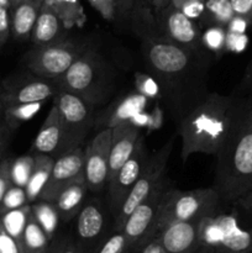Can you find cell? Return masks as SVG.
<instances>
[{
    "mask_svg": "<svg viewBox=\"0 0 252 253\" xmlns=\"http://www.w3.org/2000/svg\"><path fill=\"white\" fill-rule=\"evenodd\" d=\"M215 157L212 188L220 202L252 212V98L237 100L232 127Z\"/></svg>",
    "mask_w": 252,
    "mask_h": 253,
    "instance_id": "1",
    "label": "cell"
},
{
    "mask_svg": "<svg viewBox=\"0 0 252 253\" xmlns=\"http://www.w3.org/2000/svg\"><path fill=\"white\" fill-rule=\"evenodd\" d=\"M237 100L232 96L210 94L183 116L178 128L183 162L195 153L217 155L234 124Z\"/></svg>",
    "mask_w": 252,
    "mask_h": 253,
    "instance_id": "2",
    "label": "cell"
},
{
    "mask_svg": "<svg viewBox=\"0 0 252 253\" xmlns=\"http://www.w3.org/2000/svg\"><path fill=\"white\" fill-rule=\"evenodd\" d=\"M113 81V72L105 59L94 49L85 48L57 82V85L96 108L109 98Z\"/></svg>",
    "mask_w": 252,
    "mask_h": 253,
    "instance_id": "3",
    "label": "cell"
},
{
    "mask_svg": "<svg viewBox=\"0 0 252 253\" xmlns=\"http://www.w3.org/2000/svg\"><path fill=\"white\" fill-rule=\"evenodd\" d=\"M219 203L217 193L212 187L195 190L167 189L158 214L155 235L173 222L214 215Z\"/></svg>",
    "mask_w": 252,
    "mask_h": 253,
    "instance_id": "4",
    "label": "cell"
},
{
    "mask_svg": "<svg viewBox=\"0 0 252 253\" xmlns=\"http://www.w3.org/2000/svg\"><path fill=\"white\" fill-rule=\"evenodd\" d=\"M84 49L71 40L61 39L43 46H35L25 56V64L34 76L57 83Z\"/></svg>",
    "mask_w": 252,
    "mask_h": 253,
    "instance_id": "5",
    "label": "cell"
},
{
    "mask_svg": "<svg viewBox=\"0 0 252 253\" xmlns=\"http://www.w3.org/2000/svg\"><path fill=\"white\" fill-rule=\"evenodd\" d=\"M172 148L173 140H170L157 153L147 158V162H146L137 182L135 183L131 192L128 193L127 198L121 205L119 212L114 217V230L121 231L128 215L141 203L145 202L148 197H151L161 185L165 184L168 158H169L170 152H172Z\"/></svg>",
    "mask_w": 252,
    "mask_h": 253,
    "instance_id": "6",
    "label": "cell"
},
{
    "mask_svg": "<svg viewBox=\"0 0 252 253\" xmlns=\"http://www.w3.org/2000/svg\"><path fill=\"white\" fill-rule=\"evenodd\" d=\"M53 103L61 118L66 151L81 147L90 128L95 125V108L81 96L59 88L53 96Z\"/></svg>",
    "mask_w": 252,
    "mask_h": 253,
    "instance_id": "7",
    "label": "cell"
},
{
    "mask_svg": "<svg viewBox=\"0 0 252 253\" xmlns=\"http://www.w3.org/2000/svg\"><path fill=\"white\" fill-rule=\"evenodd\" d=\"M143 54L151 71L161 82L173 83L189 72L195 53L169 40L152 39L143 46Z\"/></svg>",
    "mask_w": 252,
    "mask_h": 253,
    "instance_id": "8",
    "label": "cell"
},
{
    "mask_svg": "<svg viewBox=\"0 0 252 253\" xmlns=\"http://www.w3.org/2000/svg\"><path fill=\"white\" fill-rule=\"evenodd\" d=\"M108 215L99 199L86 200L77 215L74 240L81 253H96L108 235Z\"/></svg>",
    "mask_w": 252,
    "mask_h": 253,
    "instance_id": "9",
    "label": "cell"
},
{
    "mask_svg": "<svg viewBox=\"0 0 252 253\" xmlns=\"http://www.w3.org/2000/svg\"><path fill=\"white\" fill-rule=\"evenodd\" d=\"M167 183L161 185L151 197L141 203L126 219L121 231L127 237L131 250L140 249L147 240L155 236L156 225Z\"/></svg>",
    "mask_w": 252,
    "mask_h": 253,
    "instance_id": "10",
    "label": "cell"
},
{
    "mask_svg": "<svg viewBox=\"0 0 252 253\" xmlns=\"http://www.w3.org/2000/svg\"><path fill=\"white\" fill-rule=\"evenodd\" d=\"M111 132V127L101 128L84 150V179L91 193L108 187Z\"/></svg>",
    "mask_w": 252,
    "mask_h": 253,
    "instance_id": "11",
    "label": "cell"
},
{
    "mask_svg": "<svg viewBox=\"0 0 252 253\" xmlns=\"http://www.w3.org/2000/svg\"><path fill=\"white\" fill-rule=\"evenodd\" d=\"M147 150L143 143V137L141 136L131 157L124 163L123 167L118 170L115 177L108 183L106 187L109 193V209L114 217L116 216L128 193L137 182L147 162Z\"/></svg>",
    "mask_w": 252,
    "mask_h": 253,
    "instance_id": "12",
    "label": "cell"
},
{
    "mask_svg": "<svg viewBox=\"0 0 252 253\" xmlns=\"http://www.w3.org/2000/svg\"><path fill=\"white\" fill-rule=\"evenodd\" d=\"M82 179H84V150L77 147L54 158L51 175L39 200L54 202L64 188Z\"/></svg>",
    "mask_w": 252,
    "mask_h": 253,
    "instance_id": "13",
    "label": "cell"
},
{
    "mask_svg": "<svg viewBox=\"0 0 252 253\" xmlns=\"http://www.w3.org/2000/svg\"><path fill=\"white\" fill-rule=\"evenodd\" d=\"M162 21L168 40L190 52H197L202 44V32L195 20L168 5L162 10Z\"/></svg>",
    "mask_w": 252,
    "mask_h": 253,
    "instance_id": "14",
    "label": "cell"
},
{
    "mask_svg": "<svg viewBox=\"0 0 252 253\" xmlns=\"http://www.w3.org/2000/svg\"><path fill=\"white\" fill-rule=\"evenodd\" d=\"M202 219L177 221L156 234L168 253H192L200 247Z\"/></svg>",
    "mask_w": 252,
    "mask_h": 253,
    "instance_id": "15",
    "label": "cell"
},
{
    "mask_svg": "<svg viewBox=\"0 0 252 253\" xmlns=\"http://www.w3.org/2000/svg\"><path fill=\"white\" fill-rule=\"evenodd\" d=\"M58 91V85L48 79L26 78L6 86L4 93L0 96V100L4 105L11 104H27L46 101L48 98H53Z\"/></svg>",
    "mask_w": 252,
    "mask_h": 253,
    "instance_id": "16",
    "label": "cell"
},
{
    "mask_svg": "<svg viewBox=\"0 0 252 253\" xmlns=\"http://www.w3.org/2000/svg\"><path fill=\"white\" fill-rule=\"evenodd\" d=\"M110 157H109V179L108 183L115 177L118 170L124 163L131 157L141 137L140 130L131 121L119 124L111 127Z\"/></svg>",
    "mask_w": 252,
    "mask_h": 253,
    "instance_id": "17",
    "label": "cell"
},
{
    "mask_svg": "<svg viewBox=\"0 0 252 253\" xmlns=\"http://www.w3.org/2000/svg\"><path fill=\"white\" fill-rule=\"evenodd\" d=\"M32 150L36 153L51 156L53 158L59 157L67 152L64 147L61 118H59L58 109L54 103H52L48 114L35 137Z\"/></svg>",
    "mask_w": 252,
    "mask_h": 253,
    "instance_id": "18",
    "label": "cell"
},
{
    "mask_svg": "<svg viewBox=\"0 0 252 253\" xmlns=\"http://www.w3.org/2000/svg\"><path fill=\"white\" fill-rule=\"evenodd\" d=\"M44 0H21L10 9L11 35L17 41L31 39L36 20Z\"/></svg>",
    "mask_w": 252,
    "mask_h": 253,
    "instance_id": "19",
    "label": "cell"
},
{
    "mask_svg": "<svg viewBox=\"0 0 252 253\" xmlns=\"http://www.w3.org/2000/svg\"><path fill=\"white\" fill-rule=\"evenodd\" d=\"M222 229V241L219 251L227 253H250L252 247V230H244L230 215L217 216Z\"/></svg>",
    "mask_w": 252,
    "mask_h": 253,
    "instance_id": "20",
    "label": "cell"
},
{
    "mask_svg": "<svg viewBox=\"0 0 252 253\" xmlns=\"http://www.w3.org/2000/svg\"><path fill=\"white\" fill-rule=\"evenodd\" d=\"M64 25L48 2L43 1L31 34L35 46H43L62 39Z\"/></svg>",
    "mask_w": 252,
    "mask_h": 253,
    "instance_id": "21",
    "label": "cell"
},
{
    "mask_svg": "<svg viewBox=\"0 0 252 253\" xmlns=\"http://www.w3.org/2000/svg\"><path fill=\"white\" fill-rule=\"evenodd\" d=\"M88 192L85 179H82L72 183L59 193L53 203L58 210L62 222H69L77 217L83 205L85 204Z\"/></svg>",
    "mask_w": 252,
    "mask_h": 253,
    "instance_id": "22",
    "label": "cell"
},
{
    "mask_svg": "<svg viewBox=\"0 0 252 253\" xmlns=\"http://www.w3.org/2000/svg\"><path fill=\"white\" fill-rule=\"evenodd\" d=\"M147 103L148 98H146L145 95L140 94L138 91L128 94L127 96L116 101L109 109L108 114L101 118L100 124L103 125V128L114 127L119 124L131 121V119L138 115L147 106Z\"/></svg>",
    "mask_w": 252,
    "mask_h": 253,
    "instance_id": "23",
    "label": "cell"
},
{
    "mask_svg": "<svg viewBox=\"0 0 252 253\" xmlns=\"http://www.w3.org/2000/svg\"><path fill=\"white\" fill-rule=\"evenodd\" d=\"M54 158L51 156L35 153V163L32 168L31 175L29 178L25 190H26L27 200L30 204L39 200L42 189L44 188L48 178L51 175L52 167H53Z\"/></svg>",
    "mask_w": 252,
    "mask_h": 253,
    "instance_id": "24",
    "label": "cell"
},
{
    "mask_svg": "<svg viewBox=\"0 0 252 253\" xmlns=\"http://www.w3.org/2000/svg\"><path fill=\"white\" fill-rule=\"evenodd\" d=\"M31 212L42 230L46 232L48 239L53 241L56 239L59 224L62 222L54 203L47 200H36L31 204Z\"/></svg>",
    "mask_w": 252,
    "mask_h": 253,
    "instance_id": "25",
    "label": "cell"
},
{
    "mask_svg": "<svg viewBox=\"0 0 252 253\" xmlns=\"http://www.w3.org/2000/svg\"><path fill=\"white\" fill-rule=\"evenodd\" d=\"M51 240L46 235V232L42 230L39 222L34 217L31 212L29 222L26 225L24 235L21 239V249L24 253H47L49 246H51Z\"/></svg>",
    "mask_w": 252,
    "mask_h": 253,
    "instance_id": "26",
    "label": "cell"
},
{
    "mask_svg": "<svg viewBox=\"0 0 252 253\" xmlns=\"http://www.w3.org/2000/svg\"><path fill=\"white\" fill-rule=\"evenodd\" d=\"M30 216H31V204H27L19 209L0 214V224L10 236L21 242L22 235L26 229Z\"/></svg>",
    "mask_w": 252,
    "mask_h": 253,
    "instance_id": "27",
    "label": "cell"
},
{
    "mask_svg": "<svg viewBox=\"0 0 252 253\" xmlns=\"http://www.w3.org/2000/svg\"><path fill=\"white\" fill-rule=\"evenodd\" d=\"M44 101L27 104H11L4 105V123L10 130H16L21 124L31 120L36 114L40 113Z\"/></svg>",
    "mask_w": 252,
    "mask_h": 253,
    "instance_id": "28",
    "label": "cell"
},
{
    "mask_svg": "<svg viewBox=\"0 0 252 253\" xmlns=\"http://www.w3.org/2000/svg\"><path fill=\"white\" fill-rule=\"evenodd\" d=\"M46 2H48L61 17L64 27L71 29L76 25H83L85 15L81 0H47Z\"/></svg>",
    "mask_w": 252,
    "mask_h": 253,
    "instance_id": "29",
    "label": "cell"
},
{
    "mask_svg": "<svg viewBox=\"0 0 252 253\" xmlns=\"http://www.w3.org/2000/svg\"><path fill=\"white\" fill-rule=\"evenodd\" d=\"M210 25H219L226 27L235 17L230 0H205L204 14Z\"/></svg>",
    "mask_w": 252,
    "mask_h": 253,
    "instance_id": "30",
    "label": "cell"
},
{
    "mask_svg": "<svg viewBox=\"0 0 252 253\" xmlns=\"http://www.w3.org/2000/svg\"><path fill=\"white\" fill-rule=\"evenodd\" d=\"M35 163V155H24L11 160L10 163V177L11 183L17 187H26L29 178L31 175Z\"/></svg>",
    "mask_w": 252,
    "mask_h": 253,
    "instance_id": "31",
    "label": "cell"
},
{
    "mask_svg": "<svg viewBox=\"0 0 252 253\" xmlns=\"http://www.w3.org/2000/svg\"><path fill=\"white\" fill-rule=\"evenodd\" d=\"M226 27L219 26V25H211L202 35V44H204L208 49L215 52V53H221L226 49Z\"/></svg>",
    "mask_w": 252,
    "mask_h": 253,
    "instance_id": "32",
    "label": "cell"
},
{
    "mask_svg": "<svg viewBox=\"0 0 252 253\" xmlns=\"http://www.w3.org/2000/svg\"><path fill=\"white\" fill-rule=\"evenodd\" d=\"M27 204H30V203L27 200L25 188L11 184V187L6 190L5 195L2 197L1 203H0V214H4L10 210L19 209V208L25 207Z\"/></svg>",
    "mask_w": 252,
    "mask_h": 253,
    "instance_id": "33",
    "label": "cell"
},
{
    "mask_svg": "<svg viewBox=\"0 0 252 253\" xmlns=\"http://www.w3.org/2000/svg\"><path fill=\"white\" fill-rule=\"evenodd\" d=\"M131 250L127 237L123 231L114 230L101 244L96 253H127Z\"/></svg>",
    "mask_w": 252,
    "mask_h": 253,
    "instance_id": "34",
    "label": "cell"
},
{
    "mask_svg": "<svg viewBox=\"0 0 252 253\" xmlns=\"http://www.w3.org/2000/svg\"><path fill=\"white\" fill-rule=\"evenodd\" d=\"M170 5L177 7L190 19L197 20L204 14L205 0H172Z\"/></svg>",
    "mask_w": 252,
    "mask_h": 253,
    "instance_id": "35",
    "label": "cell"
},
{
    "mask_svg": "<svg viewBox=\"0 0 252 253\" xmlns=\"http://www.w3.org/2000/svg\"><path fill=\"white\" fill-rule=\"evenodd\" d=\"M136 89L140 94L145 95L146 98H157L160 95V86L153 81L152 77L143 73H137L135 76Z\"/></svg>",
    "mask_w": 252,
    "mask_h": 253,
    "instance_id": "36",
    "label": "cell"
},
{
    "mask_svg": "<svg viewBox=\"0 0 252 253\" xmlns=\"http://www.w3.org/2000/svg\"><path fill=\"white\" fill-rule=\"evenodd\" d=\"M0 253H24L21 244L10 236L0 224Z\"/></svg>",
    "mask_w": 252,
    "mask_h": 253,
    "instance_id": "37",
    "label": "cell"
},
{
    "mask_svg": "<svg viewBox=\"0 0 252 253\" xmlns=\"http://www.w3.org/2000/svg\"><path fill=\"white\" fill-rule=\"evenodd\" d=\"M88 1L104 19L113 20L118 14L115 0H88Z\"/></svg>",
    "mask_w": 252,
    "mask_h": 253,
    "instance_id": "38",
    "label": "cell"
},
{
    "mask_svg": "<svg viewBox=\"0 0 252 253\" xmlns=\"http://www.w3.org/2000/svg\"><path fill=\"white\" fill-rule=\"evenodd\" d=\"M235 16L242 17L252 25V0H230Z\"/></svg>",
    "mask_w": 252,
    "mask_h": 253,
    "instance_id": "39",
    "label": "cell"
},
{
    "mask_svg": "<svg viewBox=\"0 0 252 253\" xmlns=\"http://www.w3.org/2000/svg\"><path fill=\"white\" fill-rule=\"evenodd\" d=\"M11 35L10 9L0 6V47L4 46Z\"/></svg>",
    "mask_w": 252,
    "mask_h": 253,
    "instance_id": "40",
    "label": "cell"
},
{
    "mask_svg": "<svg viewBox=\"0 0 252 253\" xmlns=\"http://www.w3.org/2000/svg\"><path fill=\"white\" fill-rule=\"evenodd\" d=\"M10 158H4L0 161V203L6 190L11 187V177H10Z\"/></svg>",
    "mask_w": 252,
    "mask_h": 253,
    "instance_id": "41",
    "label": "cell"
},
{
    "mask_svg": "<svg viewBox=\"0 0 252 253\" xmlns=\"http://www.w3.org/2000/svg\"><path fill=\"white\" fill-rule=\"evenodd\" d=\"M138 253H168L166 251L165 247L162 246V244L160 242L158 237L152 236L150 240L145 242L142 246L140 247V251Z\"/></svg>",
    "mask_w": 252,
    "mask_h": 253,
    "instance_id": "42",
    "label": "cell"
},
{
    "mask_svg": "<svg viewBox=\"0 0 252 253\" xmlns=\"http://www.w3.org/2000/svg\"><path fill=\"white\" fill-rule=\"evenodd\" d=\"M11 131L12 130H10L9 126L2 121L1 125H0V161L2 160V156H4L7 146H9L10 137H11Z\"/></svg>",
    "mask_w": 252,
    "mask_h": 253,
    "instance_id": "43",
    "label": "cell"
},
{
    "mask_svg": "<svg viewBox=\"0 0 252 253\" xmlns=\"http://www.w3.org/2000/svg\"><path fill=\"white\" fill-rule=\"evenodd\" d=\"M136 0H115L116 12L123 16H127L135 7Z\"/></svg>",
    "mask_w": 252,
    "mask_h": 253,
    "instance_id": "44",
    "label": "cell"
},
{
    "mask_svg": "<svg viewBox=\"0 0 252 253\" xmlns=\"http://www.w3.org/2000/svg\"><path fill=\"white\" fill-rule=\"evenodd\" d=\"M61 253H81L76 241L68 236H62Z\"/></svg>",
    "mask_w": 252,
    "mask_h": 253,
    "instance_id": "45",
    "label": "cell"
},
{
    "mask_svg": "<svg viewBox=\"0 0 252 253\" xmlns=\"http://www.w3.org/2000/svg\"><path fill=\"white\" fill-rule=\"evenodd\" d=\"M61 245H62V237L58 239H54L51 242V246H49L47 253H61Z\"/></svg>",
    "mask_w": 252,
    "mask_h": 253,
    "instance_id": "46",
    "label": "cell"
},
{
    "mask_svg": "<svg viewBox=\"0 0 252 253\" xmlns=\"http://www.w3.org/2000/svg\"><path fill=\"white\" fill-rule=\"evenodd\" d=\"M170 1H172V0H152L151 4L153 5V7H155L156 10L162 11L163 9H166V7L170 4Z\"/></svg>",
    "mask_w": 252,
    "mask_h": 253,
    "instance_id": "47",
    "label": "cell"
},
{
    "mask_svg": "<svg viewBox=\"0 0 252 253\" xmlns=\"http://www.w3.org/2000/svg\"><path fill=\"white\" fill-rule=\"evenodd\" d=\"M245 84H246V88L252 90V62L249 66V68H247L246 76H245Z\"/></svg>",
    "mask_w": 252,
    "mask_h": 253,
    "instance_id": "48",
    "label": "cell"
},
{
    "mask_svg": "<svg viewBox=\"0 0 252 253\" xmlns=\"http://www.w3.org/2000/svg\"><path fill=\"white\" fill-rule=\"evenodd\" d=\"M212 249H210V247H207V246H200L198 247L197 250H195L194 252L192 253H210V251H211Z\"/></svg>",
    "mask_w": 252,
    "mask_h": 253,
    "instance_id": "49",
    "label": "cell"
},
{
    "mask_svg": "<svg viewBox=\"0 0 252 253\" xmlns=\"http://www.w3.org/2000/svg\"><path fill=\"white\" fill-rule=\"evenodd\" d=\"M0 6L6 7V9H11V2H10V0H0Z\"/></svg>",
    "mask_w": 252,
    "mask_h": 253,
    "instance_id": "50",
    "label": "cell"
},
{
    "mask_svg": "<svg viewBox=\"0 0 252 253\" xmlns=\"http://www.w3.org/2000/svg\"><path fill=\"white\" fill-rule=\"evenodd\" d=\"M1 119H4V104L0 100V125H1Z\"/></svg>",
    "mask_w": 252,
    "mask_h": 253,
    "instance_id": "51",
    "label": "cell"
},
{
    "mask_svg": "<svg viewBox=\"0 0 252 253\" xmlns=\"http://www.w3.org/2000/svg\"><path fill=\"white\" fill-rule=\"evenodd\" d=\"M21 1V0H10V2H11V7L14 6V5H16V4H19V2Z\"/></svg>",
    "mask_w": 252,
    "mask_h": 253,
    "instance_id": "52",
    "label": "cell"
},
{
    "mask_svg": "<svg viewBox=\"0 0 252 253\" xmlns=\"http://www.w3.org/2000/svg\"><path fill=\"white\" fill-rule=\"evenodd\" d=\"M210 253H227V252H222V251H219V250H215V249H212L211 251H210Z\"/></svg>",
    "mask_w": 252,
    "mask_h": 253,
    "instance_id": "53",
    "label": "cell"
},
{
    "mask_svg": "<svg viewBox=\"0 0 252 253\" xmlns=\"http://www.w3.org/2000/svg\"><path fill=\"white\" fill-rule=\"evenodd\" d=\"M147 1H148V2H151V1H152V0H147Z\"/></svg>",
    "mask_w": 252,
    "mask_h": 253,
    "instance_id": "54",
    "label": "cell"
},
{
    "mask_svg": "<svg viewBox=\"0 0 252 253\" xmlns=\"http://www.w3.org/2000/svg\"><path fill=\"white\" fill-rule=\"evenodd\" d=\"M250 253H252V247H251V251H250Z\"/></svg>",
    "mask_w": 252,
    "mask_h": 253,
    "instance_id": "55",
    "label": "cell"
},
{
    "mask_svg": "<svg viewBox=\"0 0 252 253\" xmlns=\"http://www.w3.org/2000/svg\"><path fill=\"white\" fill-rule=\"evenodd\" d=\"M44 1H47V0H44Z\"/></svg>",
    "mask_w": 252,
    "mask_h": 253,
    "instance_id": "56",
    "label": "cell"
}]
</instances>
